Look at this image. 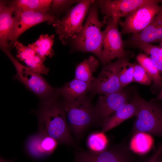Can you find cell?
<instances>
[{"mask_svg": "<svg viewBox=\"0 0 162 162\" xmlns=\"http://www.w3.org/2000/svg\"><path fill=\"white\" fill-rule=\"evenodd\" d=\"M37 115L38 132L52 137L59 144H74L63 105L56 98L51 97L46 99L41 104Z\"/></svg>", "mask_w": 162, "mask_h": 162, "instance_id": "obj_1", "label": "cell"}, {"mask_svg": "<svg viewBox=\"0 0 162 162\" xmlns=\"http://www.w3.org/2000/svg\"><path fill=\"white\" fill-rule=\"evenodd\" d=\"M98 8L97 1H95L90 8L82 29L71 42L76 50L93 53L102 64L103 35L101 28L105 24L99 19Z\"/></svg>", "mask_w": 162, "mask_h": 162, "instance_id": "obj_2", "label": "cell"}, {"mask_svg": "<svg viewBox=\"0 0 162 162\" xmlns=\"http://www.w3.org/2000/svg\"><path fill=\"white\" fill-rule=\"evenodd\" d=\"M94 0H79L62 18L52 25L59 40L66 45L75 38L82 29L83 23Z\"/></svg>", "mask_w": 162, "mask_h": 162, "instance_id": "obj_3", "label": "cell"}, {"mask_svg": "<svg viewBox=\"0 0 162 162\" xmlns=\"http://www.w3.org/2000/svg\"><path fill=\"white\" fill-rule=\"evenodd\" d=\"M63 105L70 128L77 137L96 122L95 107L86 96L71 101L65 100Z\"/></svg>", "mask_w": 162, "mask_h": 162, "instance_id": "obj_4", "label": "cell"}, {"mask_svg": "<svg viewBox=\"0 0 162 162\" xmlns=\"http://www.w3.org/2000/svg\"><path fill=\"white\" fill-rule=\"evenodd\" d=\"M133 127L134 134L142 132L162 137V106L141 98Z\"/></svg>", "mask_w": 162, "mask_h": 162, "instance_id": "obj_5", "label": "cell"}, {"mask_svg": "<svg viewBox=\"0 0 162 162\" xmlns=\"http://www.w3.org/2000/svg\"><path fill=\"white\" fill-rule=\"evenodd\" d=\"M162 0H153L142 5L133 11L126 17L124 21L118 23L122 28L121 34L138 33L147 27L155 16L162 10Z\"/></svg>", "mask_w": 162, "mask_h": 162, "instance_id": "obj_6", "label": "cell"}, {"mask_svg": "<svg viewBox=\"0 0 162 162\" xmlns=\"http://www.w3.org/2000/svg\"><path fill=\"white\" fill-rule=\"evenodd\" d=\"M11 60L16 71L14 78L20 81L31 91L40 98L51 97L53 88L40 74L19 62L11 54L8 48H1Z\"/></svg>", "mask_w": 162, "mask_h": 162, "instance_id": "obj_7", "label": "cell"}, {"mask_svg": "<svg viewBox=\"0 0 162 162\" xmlns=\"http://www.w3.org/2000/svg\"><path fill=\"white\" fill-rule=\"evenodd\" d=\"M103 22L106 27L103 31V62L105 65L116 58L127 59L128 53L124 49V41L119 32L118 24L111 17L104 16Z\"/></svg>", "mask_w": 162, "mask_h": 162, "instance_id": "obj_8", "label": "cell"}, {"mask_svg": "<svg viewBox=\"0 0 162 162\" xmlns=\"http://www.w3.org/2000/svg\"><path fill=\"white\" fill-rule=\"evenodd\" d=\"M132 152L126 145L121 143L98 153H76L74 162H135Z\"/></svg>", "mask_w": 162, "mask_h": 162, "instance_id": "obj_9", "label": "cell"}, {"mask_svg": "<svg viewBox=\"0 0 162 162\" xmlns=\"http://www.w3.org/2000/svg\"><path fill=\"white\" fill-rule=\"evenodd\" d=\"M122 58L105 65L92 82L90 91L94 94L105 95L123 89L118 75Z\"/></svg>", "mask_w": 162, "mask_h": 162, "instance_id": "obj_10", "label": "cell"}, {"mask_svg": "<svg viewBox=\"0 0 162 162\" xmlns=\"http://www.w3.org/2000/svg\"><path fill=\"white\" fill-rule=\"evenodd\" d=\"M14 16L16 21L14 33L9 47L13 45L22 34L32 27L45 21L52 25L58 19L48 12L34 10H15Z\"/></svg>", "mask_w": 162, "mask_h": 162, "instance_id": "obj_11", "label": "cell"}, {"mask_svg": "<svg viewBox=\"0 0 162 162\" xmlns=\"http://www.w3.org/2000/svg\"><path fill=\"white\" fill-rule=\"evenodd\" d=\"M153 0H99L98 8L104 16L111 17L118 24L122 17H126L139 7L150 3Z\"/></svg>", "mask_w": 162, "mask_h": 162, "instance_id": "obj_12", "label": "cell"}, {"mask_svg": "<svg viewBox=\"0 0 162 162\" xmlns=\"http://www.w3.org/2000/svg\"><path fill=\"white\" fill-rule=\"evenodd\" d=\"M128 102V95L123 89L106 95H100L95 107L96 122L101 124L105 119Z\"/></svg>", "mask_w": 162, "mask_h": 162, "instance_id": "obj_13", "label": "cell"}, {"mask_svg": "<svg viewBox=\"0 0 162 162\" xmlns=\"http://www.w3.org/2000/svg\"><path fill=\"white\" fill-rule=\"evenodd\" d=\"M58 144L54 139L38 132L28 137L26 142V149L32 157L41 158L52 154Z\"/></svg>", "mask_w": 162, "mask_h": 162, "instance_id": "obj_14", "label": "cell"}, {"mask_svg": "<svg viewBox=\"0 0 162 162\" xmlns=\"http://www.w3.org/2000/svg\"><path fill=\"white\" fill-rule=\"evenodd\" d=\"M14 10L9 2L0 1V47L9 48L13 37L15 26V19L13 16Z\"/></svg>", "mask_w": 162, "mask_h": 162, "instance_id": "obj_15", "label": "cell"}, {"mask_svg": "<svg viewBox=\"0 0 162 162\" xmlns=\"http://www.w3.org/2000/svg\"><path fill=\"white\" fill-rule=\"evenodd\" d=\"M141 98L136 95L113 114L105 119L101 124L102 131L105 132L118 126L124 121L136 116Z\"/></svg>", "mask_w": 162, "mask_h": 162, "instance_id": "obj_16", "label": "cell"}, {"mask_svg": "<svg viewBox=\"0 0 162 162\" xmlns=\"http://www.w3.org/2000/svg\"><path fill=\"white\" fill-rule=\"evenodd\" d=\"M92 83H89L76 79L66 83L59 91L65 100L71 101L85 96L90 91Z\"/></svg>", "mask_w": 162, "mask_h": 162, "instance_id": "obj_17", "label": "cell"}, {"mask_svg": "<svg viewBox=\"0 0 162 162\" xmlns=\"http://www.w3.org/2000/svg\"><path fill=\"white\" fill-rule=\"evenodd\" d=\"M99 65L98 60L94 56H90L76 66L74 79L92 83L95 79L93 73L96 71Z\"/></svg>", "mask_w": 162, "mask_h": 162, "instance_id": "obj_18", "label": "cell"}, {"mask_svg": "<svg viewBox=\"0 0 162 162\" xmlns=\"http://www.w3.org/2000/svg\"><path fill=\"white\" fill-rule=\"evenodd\" d=\"M54 35L41 34L34 42L29 44L28 46L32 49L44 62L46 57H52L54 55L52 46Z\"/></svg>", "mask_w": 162, "mask_h": 162, "instance_id": "obj_19", "label": "cell"}, {"mask_svg": "<svg viewBox=\"0 0 162 162\" xmlns=\"http://www.w3.org/2000/svg\"><path fill=\"white\" fill-rule=\"evenodd\" d=\"M51 0H16L9 2L14 10H34L48 12Z\"/></svg>", "mask_w": 162, "mask_h": 162, "instance_id": "obj_20", "label": "cell"}, {"mask_svg": "<svg viewBox=\"0 0 162 162\" xmlns=\"http://www.w3.org/2000/svg\"><path fill=\"white\" fill-rule=\"evenodd\" d=\"M16 57L20 60L24 62L26 66L38 74H46L49 72V69L44 65L42 59L31 48L17 55Z\"/></svg>", "mask_w": 162, "mask_h": 162, "instance_id": "obj_21", "label": "cell"}, {"mask_svg": "<svg viewBox=\"0 0 162 162\" xmlns=\"http://www.w3.org/2000/svg\"><path fill=\"white\" fill-rule=\"evenodd\" d=\"M153 142L151 135L143 132H137L134 134L130 142V148L136 153L143 154L150 151Z\"/></svg>", "mask_w": 162, "mask_h": 162, "instance_id": "obj_22", "label": "cell"}, {"mask_svg": "<svg viewBox=\"0 0 162 162\" xmlns=\"http://www.w3.org/2000/svg\"><path fill=\"white\" fill-rule=\"evenodd\" d=\"M139 64L142 66L151 77L154 84L156 86H162L160 72L153 64L150 58L146 54L141 53L136 57Z\"/></svg>", "mask_w": 162, "mask_h": 162, "instance_id": "obj_23", "label": "cell"}, {"mask_svg": "<svg viewBox=\"0 0 162 162\" xmlns=\"http://www.w3.org/2000/svg\"><path fill=\"white\" fill-rule=\"evenodd\" d=\"M104 133L102 131L97 132L89 135L87 144L89 152L98 153L104 151L107 148L108 141Z\"/></svg>", "mask_w": 162, "mask_h": 162, "instance_id": "obj_24", "label": "cell"}, {"mask_svg": "<svg viewBox=\"0 0 162 162\" xmlns=\"http://www.w3.org/2000/svg\"><path fill=\"white\" fill-rule=\"evenodd\" d=\"M144 52L151 59L154 66L162 73V49L150 44H141L135 46Z\"/></svg>", "mask_w": 162, "mask_h": 162, "instance_id": "obj_25", "label": "cell"}, {"mask_svg": "<svg viewBox=\"0 0 162 162\" xmlns=\"http://www.w3.org/2000/svg\"><path fill=\"white\" fill-rule=\"evenodd\" d=\"M134 64L128 62L127 59L122 58L119 69L118 75L122 87L133 82Z\"/></svg>", "mask_w": 162, "mask_h": 162, "instance_id": "obj_26", "label": "cell"}, {"mask_svg": "<svg viewBox=\"0 0 162 162\" xmlns=\"http://www.w3.org/2000/svg\"><path fill=\"white\" fill-rule=\"evenodd\" d=\"M152 81L151 77L142 66L139 64H135L133 82L149 85Z\"/></svg>", "mask_w": 162, "mask_h": 162, "instance_id": "obj_27", "label": "cell"}, {"mask_svg": "<svg viewBox=\"0 0 162 162\" xmlns=\"http://www.w3.org/2000/svg\"><path fill=\"white\" fill-rule=\"evenodd\" d=\"M79 0H52L50 10L48 12L55 16L65 11Z\"/></svg>", "mask_w": 162, "mask_h": 162, "instance_id": "obj_28", "label": "cell"}, {"mask_svg": "<svg viewBox=\"0 0 162 162\" xmlns=\"http://www.w3.org/2000/svg\"><path fill=\"white\" fill-rule=\"evenodd\" d=\"M158 27L157 31L156 42L162 41V10L158 14Z\"/></svg>", "mask_w": 162, "mask_h": 162, "instance_id": "obj_29", "label": "cell"}, {"mask_svg": "<svg viewBox=\"0 0 162 162\" xmlns=\"http://www.w3.org/2000/svg\"><path fill=\"white\" fill-rule=\"evenodd\" d=\"M162 153V144L159 145L158 148L155 153L148 160L144 162H154L158 157Z\"/></svg>", "mask_w": 162, "mask_h": 162, "instance_id": "obj_30", "label": "cell"}, {"mask_svg": "<svg viewBox=\"0 0 162 162\" xmlns=\"http://www.w3.org/2000/svg\"><path fill=\"white\" fill-rule=\"evenodd\" d=\"M162 100V90L154 101Z\"/></svg>", "mask_w": 162, "mask_h": 162, "instance_id": "obj_31", "label": "cell"}, {"mask_svg": "<svg viewBox=\"0 0 162 162\" xmlns=\"http://www.w3.org/2000/svg\"><path fill=\"white\" fill-rule=\"evenodd\" d=\"M162 154H160L154 162H162Z\"/></svg>", "mask_w": 162, "mask_h": 162, "instance_id": "obj_32", "label": "cell"}, {"mask_svg": "<svg viewBox=\"0 0 162 162\" xmlns=\"http://www.w3.org/2000/svg\"><path fill=\"white\" fill-rule=\"evenodd\" d=\"M160 47L162 49V41L160 43Z\"/></svg>", "mask_w": 162, "mask_h": 162, "instance_id": "obj_33", "label": "cell"}, {"mask_svg": "<svg viewBox=\"0 0 162 162\" xmlns=\"http://www.w3.org/2000/svg\"></svg>", "mask_w": 162, "mask_h": 162, "instance_id": "obj_34", "label": "cell"}]
</instances>
